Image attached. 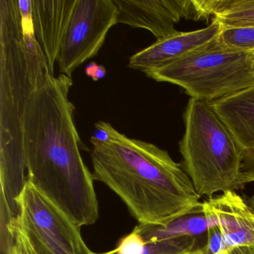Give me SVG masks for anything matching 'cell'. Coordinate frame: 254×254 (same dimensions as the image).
Wrapping results in <instances>:
<instances>
[{
	"mask_svg": "<svg viewBox=\"0 0 254 254\" xmlns=\"http://www.w3.org/2000/svg\"><path fill=\"white\" fill-rule=\"evenodd\" d=\"M228 254H254V246H239L230 248Z\"/></svg>",
	"mask_w": 254,
	"mask_h": 254,
	"instance_id": "44dd1931",
	"label": "cell"
},
{
	"mask_svg": "<svg viewBox=\"0 0 254 254\" xmlns=\"http://www.w3.org/2000/svg\"><path fill=\"white\" fill-rule=\"evenodd\" d=\"M202 203V213L209 226L219 227L229 250L254 246V209L248 200L230 190Z\"/></svg>",
	"mask_w": 254,
	"mask_h": 254,
	"instance_id": "9c48e42d",
	"label": "cell"
},
{
	"mask_svg": "<svg viewBox=\"0 0 254 254\" xmlns=\"http://www.w3.org/2000/svg\"><path fill=\"white\" fill-rule=\"evenodd\" d=\"M180 141L184 168L200 197L237 190L245 151L212 102L190 98Z\"/></svg>",
	"mask_w": 254,
	"mask_h": 254,
	"instance_id": "277c9868",
	"label": "cell"
},
{
	"mask_svg": "<svg viewBox=\"0 0 254 254\" xmlns=\"http://www.w3.org/2000/svg\"><path fill=\"white\" fill-rule=\"evenodd\" d=\"M92 145L94 180L115 192L139 224L164 227L202 213L191 179L167 151L121 133Z\"/></svg>",
	"mask_w": 254,
	"mask_h": 254,
	"instance_id": "3957f363",
	"label": "cell"
},
{
	"mask_svg": "<svg viewBox=\"0 0 254 254\" xmlns=\"http://www.w3.org/2000/svg\"><path fill=\"white\" fill-rule=\"evenodd\" d=\"M76 2L77 0H32L34 35L53 75Z\"/></svg>",
	"mask_w": 254,
	"mask_h": 254,
	"instance_id": "30bf717a",
	"label": "cell"
},
{
	"mask_svg": "<svg viewBox=\"0 0 254 254\" xmlns=\"http://www.w3.org/2000/svg\"><path fill=\"white\" fill-rule=\"evenodd\" d=\"M114 0H77L58 56L60 72L71 78L75 69L97 56L111 27L117 24Z\"/></svg>",
	"mask_w": 254,
	"mask_h": 254,
	"instance_id": "52a82bcc",
	"label": "cell"
},
{
	"mask_svg": "<svg viewBox=\"0 0 254 254\" xmlns=\"http://www.w3.org/2000/svg\"><path fill=\"white\" fill-rule=\"evenodd\" d=\"M228 254V251H225V252H224V253H221V254Z\"/></svg>",
	"mask_w": 254,
	"mask_h": 254,
	"instance_id": "603a6c76",
	"label": "cell"
},
{
	"mask_svg": "<svg viewBox=\"0 0 254 254\" xmlns=\"http://www.w3.org/2000/svg\"><path fill=\"white\" fill-rule=\"evenodd\" d=\"M254 182V150L245 151L240 176L238 181V189H242L247 184Z\"/></svg>",
	"mask_w": 254,
	"mask_h": 254,
	"instance_id": "ac0fdd59",
	"label": "cell"
},
{
	"mask_svg": "<svg viewBox=\"0 0 254 254\" xmlns=\"http://www.w3.org/2000/svg\"><path fill=\"white\" fill-rule=\"evenodd\" d=\"M229 250L219 227L209 225L207 228V242L203 248H198L194 254H219Z\"/></svg>",
	"mask_w": 254,
	"mask_h": 254,
	"instance_id": "2e32d148",
	"label": "cell"
},
{
	"mask_svg": "<svg viewBox=\"0 0 254 254\" xmlns=\"http://www.w3.org/2000/svg\"><path fill=\"white\" fill-rule=\"evenodd\" d=\"M213 5L222 27L254 26V0H213Z\"/></svg>",
	"mask_w": 254,
	"mask_h": 254,
	"instance_id": "5bb4252c",
	"label": "cell"
},
{
	"mask_svg": "<svg viewBox=\"0 0 254 254\" xmlns=\"http://www.w3.org/2000/svg\"><path fill=\"white\" fill-rule=\"evenodd\" d=\"M212 104L242 149L254 150V85Z\"/></svg>",
	"mask_w": 254,
	"mask_h": 254,
	"instance_id": "7c38bea8",
	"label": "cell"
},
{
	"mask_svg": "<svg viewBox=\"0 0 254 254\" xmlns=\"http://www.w3.org/2000/svg\"><path fill=\"white\" fill-rule=\"evenodd\" d=\"M218 36L232 48L248 52L254 50V26L222 27Z\"/></svg>",
	"mask_w": 254,
	"mask_h": 254,
	"instance_id": "9a60e30c",
	"label": "cell"
},
{
	"mask_svg": "<svg viewBox=\"0 0 254 254\" xmlns=\"http://www.w3.org/2000/svg\"><path fill=\"white\" fill-rule=\"evenodd\" d=\"M19 206L18 229L37 254H93L81 227L28 181Z\"/></svg>",
	"mask_w": 254,
	"mask_h": 254,
	"instance_id": "8992f818",
	"label": "cell"
},
{
	"mask_svg": "<svg viewBox=\"0 0 254 254\" xmlns=\"http://www.w3.org/2000/svg\"><path fill=\"white\" fill-rule=\"evenodd\" d=\"M11 254H37L22 230L17 229L15 243Z\"/></svg>",
	"mask_w": 254,
	"mask_h": 254,
	"instance_id": "d6986e66",
	"label": "cell"
},
{
	"mask_svg": "<svg viewBox=\"0 0 254 254\" xmlns=\"http://www.w3.org/2000/svg\"><path fill=\"white\" fill-rule=\"evenodd\" d=\"M117 23L146 29L158 40L176 34L181 19L200 20L197 0H114Z\"/></svg>",
	"mask_w": 254,
	"mask_h": 254,
	"instance_id": "ba28073f",
	"label": "cell"
},
{
	"mask_svg": "<svg viewBox=\"0 0 254 254\" xmlns=\"http://www.w3.org/2000/svg\"><path fill=\"white\" fill-rule=\"evenodd\" d=\"M218 35L147 76L180 86L191 98L211 102L254 85L252 52L228 47Z\"/></svg>",
	"mask_w": 254,
	"mask_h": 254,
	"instance_id": "5b68a950",
	"label": "cell"
},
{
	"mask_svg": "<svg viewBox=\"0 0 254 254\" xmlns=\"http://www.w3.org/2000/svg\"><path fill=\"white\" fill-rule=\"evenodd\" d=\"M196 245L197 239L192 235L181 233L161 240L147 241L133 230L120 239L114 249L93 254H193L198 249Z\"/></svg>",
	"mask_w": 254,
	"mask_h": 254,
	"instance_id": "4fadbf2b",
	"label": "cell"
},
{
	"mask_svg": "<svg viewBox=\"0 0 254 254\" xmlns=\"http://www.w3.org/2000/svg\"><path fill=\"white\" fill-rule=\"evenodd\" d=\"M72 78L49 73L35 92L24 122L27 181L78 227L99 218L92 172L80 152L84 148L69 101Z\"/></svg>",
	"mask_w": 254,
	"mask_h": 254,
	"instance_id": "6da1fadb",
	"label": "cell"
},
{
	"mask_svg": "<svg viewBox=\"0 0 254 254\" xmlns=\"http://www.w3.org/2000/svg\"><path fill=\"white\" fill-rule=\"evenodd\" d=\"M50 73L34 35L32 5L0 0V212L17 216L27 184L24 122L32 96Z\"/></svg>",
	"mask_w": 254,
	"mask_h": 254,
	"instance_id": "7a4b0ae2",
	"label": "cell"
},
{
	"mask_svg": "<svg viewBox=\"0 0 254 254\" xmlns=\"http://www.w3.org/2000/svg\"><path fill=\"white\" fill-rule=\"evenodd\" d=\"M252 61H253V70L254 73V50L252 51Z\"/></svg>",
	"mask_w": 254,
	"mask_h": 254,
	"instance_id": "7402d4cb",
	"label": "cell"
},
{
	"mask_svg": "<svg viewBox=\"0 0 254 254\" xmlns=\"http://www.w3.org/2000/svg\"><path fill=\"white\" fill-rule=\"evenodd\" d=\"M222 26L214 19L212 24L204 29L176 34L158 40L154 44L133 55L128 67L145 74L160 69L204 45L218 36Z\"/></svg>",
	"mask_w": 254,
	"mask_h": 254,
	"instance_id": "8fae6325",
	"label": "cell"
},
{
	"mask_svg": "<svg viewBox=\"0 0 254 254\" xmlns=\"http://www.w3.org/2000/svg\"><path fill=\"white\" fill-rule=\"evenodd\" d=\"M85 72L87 76L91 78L94 81H98L105 78L107 70L105 66L99 65L96 62H91L85 68Z\"/></svg>",
	"mask_w": 254,
	"mask_h": 254,
	"instance_id": "ffe728a7",
	"label": "cell"
},
{
	"mask_svg": "<svg viewBox=\"0 0 254 254\" xmlns=\"http://www.w3.org/2000/svg\"><path fill=\"white\" fill-rule=\"evenodd\" d=\"M120 132L116 130L110 123L99 121L95 124V130L90 138L93 143H108L117 139Z\"/></svg>",
	"mask_w": 254,
	"mask_h": 254,
	"instance_id": "e0dca14e",
	"label": "cell"
}]
</instances>
